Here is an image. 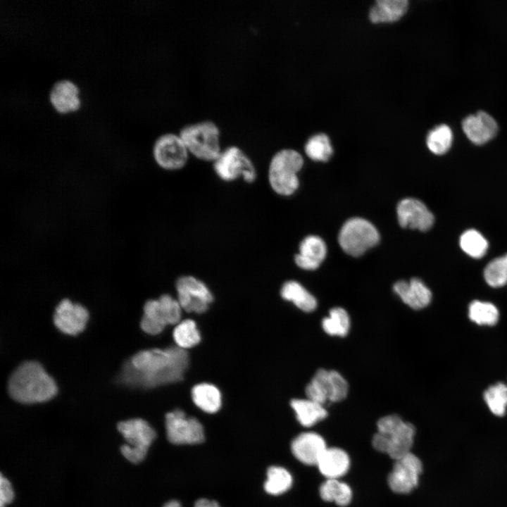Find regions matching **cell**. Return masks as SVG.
Segmentation results:
<instances>
[{"instance_id": "obj_2", "label": "cell", "mask_w": 507, "mask_h": 507, "mask_svg": "<svg viewBox=\"0 0 507 507\" xmlns=\"http://www.w3.org/2000/svg\"><path fill=\"white\" fill-rule=\"evenodd\" d=\"M11 397L21 403L47 401L57 393L54 380L37 361H26L11 374L8 382Z\"/></svg>"}, {"instance_id": "obj_23", "label": "cell", "mask_w": 507, "mask_h": 507, "mask_svg": "<svg viewBox=\"0 0 507 507\" xmlns=\"http://www.w3.org/2000/svg\"><path fill=\"white\" fill-rule=\"evenodd\" d=\"M290 405L296 413L298 421L304 427H311L327 415L323 405L308 398L292 399Z\"/></svg>"}, {"instance_id": "obj_26", "label": "cell", "mask_w": 507, "mask_h": 507, "mask_svg": "<svg viewBox=\"0 0 507 507\" xmlns=\"http://www.w3.org/2000/svg\"><path fill=\"white\" fill-rule=\"evenodd\" d=\"M192 398L194 403L202 411L214 413L221 406V394L213 384L201 383L192 389Z\"/></svg>"}, {"instance_id": "obj_21", "label": "cell", "mask_w": 507, "mask_h": 507, "mask_svg": "<svg viewBox=\"0 0 507 507\" xmlns=\"http://www.w3.org/2000/svg\"><path fill=\"white\" fill-rule=\"evenodd\" d=\"M327 247L319 237L310 235L305 237L299 244V252L294 256L295 263L304 270H315L326 256Z\"/></svg>"}, {"instance_id": "obj_16", "label": "cell", "mask_w": 507, "mask_h": 507, "mask_svg": "<svg viewBox=\"0 0 507 507\" xmlns=\"http://www.w3.org/2000/svg\"><path fill=\"white\" fill-rule=\"evenodd\" d=\"M398 221L402 227L428 230L434 218L427 207L420 201L407 198L401 200L396 208Z\"/></svg>"}, {"instance_id": "obj_19", "label": "cell", "mask_w": 507, "mask_h": 507, "mask_svg": "<svg viewBox=\"0 0 507 507\" xmlns=\"http://www.w3.org/2000/svg\"><path fill=\"white\" fill-rule=\"evenodd\" d=\"M78 93L79 89L73 82L68 79L58 80L49 90V101L57 112L65 113L79 108Z\"/></svg>"}, {"instance_id": "obj_28", "label": "cell", "mask_w": 507, "mask_h": 507, "mask_svg": "<svg viewBox=\"0 0 507 507\" xmlns=\"http://www.w3.org/2000/svg\"><path fill=\"white\" fill-rule=\"evenodd\" d=\"M292 484L291 474L284 468L270 466L267 470V480L264 484L265 492L279 495L287 492Z\"/></svg>"}, {"instance_id": "obj_5", "label": "cell", "mask_w": 507, "mask_h": 507, "mask_svg": "<svg viewBox=\"0 0 507 507\" xmlns=\"http://www.w3.org/2000/svg\"><path fill=\"white\" fill-rule=\"evenodd\" d=\"M303 164L302 156L291 149L277 151L271 158L268 169V180L277 194L288 196L299 187L297 173Z\"/></svg>"}, {"instance_id": "obj_18", "label": "cell", "mask_w": 507, "mask_h": 507, "mask_svg": "<svg viewBox=\"0 0 507 507\" xmlns=\"http://www.w3.org/2000/svg\"><path fill=\"white\" fill-rule=\"evenodd\" d=\"M327 447L324 439L313 432H303L297 435L291 444L293 455L306 465H317Z\"/></svg>"}, {"instance_id": "obj_27", "label": "cell", "mask_w": 507, "mask_h": 507, "mask_svg": "<svg viewBox=\"0 0 507 507\" xmlns=\"http://www.w3.org/2000/svg\"><path fill=\"white\" fill-rule=\"evenodd\" d=\"M320 497L325 501L334 502L340 506H347L352 497L350 487L338 479H327L320 487Z\"/></svg>"}, {"instance_id": "obj_9", "label": "cell", "mask_w": 507, "mask_h": 507, "mask_svg": "<svg viewBox=\"0 0 507 507\" xmlns=\"http://www.w3.org/2000/svg\"><path fill=\"white\" fill-rule=\"evenodd\" d=\"M181 310L177 299L169 294H163L158 299L149 300L144 306L141 327L149 334H158L167 325L180 323Z\"/></svg>"}, {"instance_id": "obj_38", "label": "cell", "mask_w": 507, "mask_h": 507, "mask_svg": "<svg viewBox=\"0 0 507 507\" xmlns=\"http://www.w3.org/2000/svg\"><path fill=\"white\" fill-rule=\"evenodd\" d=\"M194 507H220L215 501H211L206 499H201L197 500Z\"/></svg>"}, {"instance_id": "obj_7", "label": "cell", "mask_w": 507, "mask_h": 507, "mask_svg": "<svg viewBox=\"0 0 507 507\" xmlns=\"http://www.w3.org/2000/svg\"><path fill=\"white\" fill-rule=\"evenodd\" d=\"M118 430L127 442L120 447L123 456L133 463L142 461L156 437L153 427L143 419L134 418L118 423Z\"/></svg>"}, {"instance_id": "obj_4", "label": "cell", "mask_w": 507, "mask_h": 507, "mask_svg": "<svg viewBox=\"0 0 507 507\" xmlns=\"http://www.w3.org/2000/svg\"><path fill=\"white\" fill-rule=\"evenodd\" d=\"M191 156L213 163L223 150L221 130L213 120L205 119L184 125L178 131Z\"/></svg>"}, {"instance_id": "obj_29", "label": "cell", "mask_w": 507, "mask_h": 507, "mask_svg": "<svg viewBox=\"0 0 507 507\" xmlns=\"http://www.w3.org/2000/svg\"><path fill=\"white\" fill-rule=\"evenodd\" d=\"M323 330L332 336H346L350 328V319L347 312L342 308L335 307L329 312V316L322 321Z\"/></svg>"}, {"instance_id": "obj_10", "label": "cell", "mask_w": 507, "mask_h": 507, "mask_svg": "<svg viewBox=\"0 0 507 507\" xmlns=\"http://www.w3.org/2000/svg\"><path fill=\"white\" fill-rule=\"evenodd\" d=\"M152 157L162 170L177 171L184 168L191 156L179 132L160 134L152 145Z\"/></svg>"}, {"instance_id": "obj_17", "label": "cell", "mask_w": 507, "mask_h": 507, "mask_svg": "<svg viewBox=\"0 0 507 507\" xmlns=\"http://www.w3.org/2000/svg\"><path fill=\"white\" fill-rule=\"evenodd\" d=\"M462 128L468 139L477 145L492 139L499 130L495 119L482 111L467 116L462 122Z\"/></svg>"}, {"instance_id": "obj_32", "label": "cell", "mask_w": 507, "mask_h": 507, "mask_svg": "<svg viewBox=\"0 0 507 507\" xmlns=\"http://www.w3.org/2000/svg\"><path fill=\"white\" fill-rule=\"evenodd\" d=\"M460 246L471 257L480 258L485 255L488 242L478 231L468 230L461 236Z\"/></svg>"}, {"instance_id": "obj_35", "label": "cell", "mask_w": 507, "mask_h": 507, "mask_svg": "<svg viewBox=\"0 0 507 507\" xmlns=\"http://www.w3.org/2000/svg\"><path fill=\"white\" fill-rule=\"evenodd\" d=\"M484 277L491 287L505 285L507 283V254L490 261L484 268Z\"/></svg>"}, {"instance_id": "obj_36", "label": "cell", "mask_w": 507, "mask_h": 507, "mask_svg": "<svg viewBox=\"0 0 507 507\" xmlns=\"http://www.w3.org/2000/svg\"><path fill=\"white\" fill-rule=\"evenodd\" d=\"M484 400L496 415L503 416L507 407V386L501 382L491 386L484 392Z\"/></svg>"}, {"instance_id": "obj_1", "label": "cell", "mask_w": 507, "mask_h": 507, "mask_svg": "<svg viewBox=\"0 0 507 507\" xmlns=\"http://www.w3.org/2000/svg\"><path fill=\"white\" fill-rule=\"evenodd\" d=\"M188 364V353L178 346L143 350L124 364L119 382L144 388L179 382Z\"/></svg>"}, {"instance_id": "obj_39", "label": "cell", "mask_w": 507, "mask_h": 507, "mask_svg": "<svg viewBox=\"0 0 507 507\" xmlns=\"http://www.w3.org/2000/svg\"><path fill=\"white\" fill-rule=\"evenodd\" d=\"M163 507H181V505L177 501L172 500L167 502Z\"/></svg>"}, {"instance_id": "obj_25", "label": "cell", "mask_w": 507, "mask_h": 507, "mask_svg": "<svg viewBox=\"0 0 507 507\" xmlns=\"http://www.w3.org/2000/svg\"><path fill=\"white\" fill-rule=\"evenodd\" d=\"M281 296L304 312H311L317 306L315 298L300 283L289 280L284 282L280 291Z\"/></svg>"}, {"instance_id": "obj_6", "label": "cell", "mask_w": 507, "mask_h": 507, "mask_svg": "<svg viewBox=\"0 0 507 507\" xmlns=\"http://www.w3.org/2000/svg\"><path fill=\"white\" fill-rule=\"evenodd\" d=\"M212 164L216 176L225 182L241 179L247 184H251L257 177L254 162L242 149L236 145L223 148Z\"/></svg>"}, {"instance_id": "obj_34", "label": "cell", "mask_w": 507, "mask_h": 507, "mask_svg": "<svg viewBox=\"0 0 507 507\" xmlns=\"http://www.w3.org/2000/svg\"><path fill=\"white\" fill-rule=\"evenodd\" d=\"M305 151L307 156L314 161H328L332 154L329 137L323 133L311 137L305 145Z\"/></svg>"}, {"instance_id": "obj_15", "label": "cell", "mask_w": 507, "mask_h": 507, "mask_svg": "<svg viewBox=\"0 0 507 507\" xmlns=\"http://www.w3.org/2000/svg\"><path fill=\"white\" fill-rule=\"evenodd\" d=\"M54 323L62 332L76 335L85 328L89 319L86 308L79 303H73L68 299L60 301L54 314Z\"/></svg>"}, {"instance_id": "obj_14", "label": "cell", "mask_w": 507, "mask_h": 507, "mask_svg": "<svg viewBox=\"0 0 507 507\" xmlns=\"http://www.w3.org/2000/svg\"><path fill=\"white\" fill-rule=\"evenodd\" d=\"M422 470L421 461L411 452L395 460L388 476L390 489L398 494L411 492L417 487Z\"/></svg>"}, {"instance_id": "obj_8", "label": "cell", "mask_w": 507, "mask_h": 507, "mask_svg": "<svg viewBox=\"0 0 507 507\" xmlns=\"http://www.w3.org/2000/svg\"><path fill=\"white\" fill-rule=\"evenodd\" d=\"M338 240L343 251L357 257L375 246L380 240V234L376 227L367 220L353 218L342 227Z\"/></svg>"}, {"instance_id": "obj_13", "label": "cell", "mask_w": 507, "mask_h": 507, "mask_svg": "<svg viewBox=\"0 0 507 507\" xmlns=\"http://www.w3.org/2000/svg\"><path fill=\"white\" fill-rule=\"evenodd\" d=\"M167 438L174 444H194L204 440V427L195 418L187 417L181 410L165 415Z\"/></svg>"}, {"instance_id": "obj_33", "label": "cell", "mask_w": 507, "mask_h": 507, "mask_svg": "<svg viewBox=\"0 0 507 507\" xmlns=\"http://www.w3.org/2000/svg\"><path fill=\"white\" fill-rule=\"evenodd\" d=\"M499 315L496 307L491 303L474 301L469 306V318L478 325H494Z\"/></svg>"}, {"instance_id": "obj_30", "label": "cell", "mask_w": 507, "mask_h": 507, "mask_svg": "<svg viewBox=\"0 0 507 507\" xmlns=\"http://www.w3.org/2000/svg\"><path fill=\"white\" fill-rule=\"evenodd\" d=\"M453 141L451 129L442 124L433 128L427 134L426 143L428 149L434 154L442 155L451 148Z\"/></svg>"}, {"instance_id": "obj_22", "label": "cell", "mask_w": 507, "mask_h": 507, "mask_svg": "<svg viewBox=\"0 0 507 507\" xmlns=\"http://www.w3.org/2000/svg\"><path fill=\"white\" fill-rule=\"evenodd\" d=\"M316 465L327 479H338L347 472L350 459L347 453L342 449L327 448Z\"/></svg>"}, {"instance_id": "obj_20", "label": "cell", "mask_w": 507, "mask_h": 507, "mask_svg": "<svg viewBox=\"0 0 507 507\" xmlns=\"http://www.w3.org/2000/svg\"><path fill=\"white\" fill-rule=\"evenodd\" d=\"M394 292L402 301L415 310L423 308L429 305L432 293L422 280L417 277L397 281L393 286Z\"/></svg>"}, {"instance_id": "obj_3", "label": "cell", "mask_w": 507, "mask_h": 507, "mask_svg": "<svg viewBox=\"0 0 507 507\" xmlns=\"http://www.w3.org/2000/svg\"><path fill=\"white\" fill-rule=\"evenodd\" d=\"M372 444L374 449L388 454L394 460L411 452L415 433V427L396 414L381 418Z\"/></svg>"}, {"instance_id": "obj_24", "label": "cell", "mask_w": 507, "mask_h": 507, "mask_svg": "<svg viewBox=\"0 0 507 507\" xmlns=\"http://www.w3.org/2000/svg\"><path fill=\"white\" fill-rule=\"evenodd\" d=\"M408 4L407 0H377L370 11V19L373 23L396 20L405 13Z\"/></svg>"}, {"instance_id": "obj_31", "label": "cell", "mask_w": 507, "mask_h": 507, "mask_svg": "<svg viewBox=\"0 0 507 507\" xmlns=\"http://www.w3.org/2000/svg\"><path fill=\"white\" fill-rule=\"evenodd\" d=\"M173 338L177 346L186 349L199 344L201 335L195 322L187 319L177 323L173 330Z\"/></svg>"}, {"instance_id": "obj_12", "label": "cell", "mask_w": 507, "mask_h": 507, "mask_svg": "<svg viewBox=\"0 0 507 507\" xmlns=\"http://www.w3.org/2000/svg\"><path fill=\"white\" fill-rule=\"evenodd\" d=\"M177 301L187 312L202 313L208 308L213 296L207 285L192 275H182L175 282Z\"/></svg>"}, {"instance_id": "obj_37", "label": "cell", "mask_w": 507, "mask_h": 507, "mask_svg": "<svg viewBox=\"0 0 507 507\" xmlns=\"http://www.w3.org/2000/svg\"><path fill=\"white\" fill-rule=\"evenodd\" d=\"M14 497V493L10 482L1 474L0 477V507H4L11 503Z\"/></svg>"}, {"instance_id": "obj_11", "label": "cell", "mask_w": 507, "mask_h": 507, "mask_svg": "<svg viewBox=\"0 0 507 507\" xmlns=\"http://www.w3.org/2000/svg\"><path fill=\"white\" fill-rule=\"evenodd\" d=\"M349 391L344 377L337 371L318 370L306 387L307 398L322 405L344 400Z\"/></svg>"}]
</instances>
